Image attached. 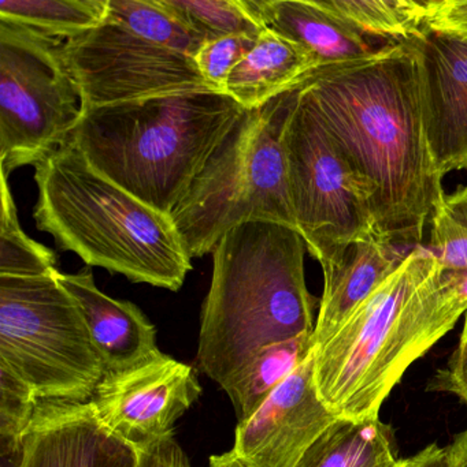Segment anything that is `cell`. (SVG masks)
<instances>
[{
	"instance_id": "1",
	"label": "cell",
	"mask_w": 467,
	"mask_h": 467,
	"mask_svg": "<svg viewBox=\"0 0 467 467\" xmlns=\"http://www.w3.org/2000/svg\"><path fill=\"white\" fill-rule=\"evenodd\" d=\"M298 93L364 183L376 235L397 249L419 247L446 193L425 133L410 38L318 68Z\"/></svg>"
},
{
	"instance_id": "2",
	"label": "cell",
	"mask_w": 467,
	"mask_h": 467,
	"mask_svg": "<svg viewBox=\"0 0 467 467\" xmlns=\"http://www.w3.org/2000/svg\"><path fill=\"white\" fill-rule=\"evenodd\" d=\"M466 312L462 277L414 247L336 334L313 348L318 395L339 419L380 416L409 368Z\"/></svg>"
},
{
	"instance_id": "3",
	"label": "cell",
	"mask_w": 467,
	"mask_h": 467,
	"mask_svg": "<svg viewBox=\"0 0 467 467\" xmlns=\"http://www.w3.org/2000/svg\"><path fill=\"white\" fill-rule=\"evenodd\" d=\"M298 230L254 221L213 249V277L200 313L197 365L222 389L268 346L314 332Z\"/></svg>"
},
{
	"instance_id": "4",
	"label": "cell",
	"mask_w": 467,
	"mask_h": 467,
	"mask_svg": "<svg viewBox=\"0 0 467 467\" xmlns=\"http://www.w3.org/2000/svg\"><path fill=\"white\" fill-rule=\"evenodd\" d=\"M35 169L33 218L60 249L131 282L180 290L192 258L169 215L96 171L71 139Z\"/></svg>"
},
{
	"instance_id": "5",
	"label": "cell",
	"mask_w": 467,
	"mask_h": 467,
	"mask_svg": "<svg viewBox=\"0 0 467 467\" xmlns=\"http://www.w3.org/2000/svg\"><path fill=\"white\" fill-rule=\"evenodd\" d=\"M243 112L211 90L96 107L71 141L96 171L170 216Z\"/></svg>"
},
{
	"instance_id": "6",
	"label": "cell",
	"mask_w": 467,
	"mask_h": 467,
	"mask_svg": "<svg viewBox=\"0 0 467 467\" xmlns=\"http://www.w3.org/2000/svg\"><path fill=\"white\" fill-rule=\"evenodd\" d=\"M293 90L244 109L173 211L189 257L213 252L225 234L247 222L298 230L282 144Z\"/></svg>"
},
{
	"instance_id": "7",
	"label": "cell",
	"mask_w": 467,
	"mask_h": 467,
	"mask_svg": "<svg viewBox=\"0 0 467 467\" xmlns=\"http://www.w3.org/2000/svg\"><path fill=\"white\" fill-rule=\"evenodd\" d=\"M57 276H0V372L37 400L87 402L106 368Z\"/></svg>"
},
{
	"instance_id": "8",
	"label": "cell",
	"mask_w": 467,
	"mask_h": 467,
	"mask_svg": "<svg viewBox=\"0 0 467 467\" xmlns=\"http://www.w3.org/2000/svg\"><path fill=\"white\" fill-rule=\"evenodd\" d=\"M63 33L0 26V171L36 166L70 141L82 100L62 51Z\"/></svg>"
},
{
	"instance_id": "9",
	"label": "cell",
	"mask_w": 467,
	"mask_h": 467,
	"mask_svg": "<svg viewBox=\"0 0 467 467\" xmlns=\"http://www.w3.org/2000/svg\"><path fill=\"white\" fill-rule=\"evenodd\" d=\"M282 144L296 229L321 266L351 242L376 235L364 183L298 88L292 92Z\"/></svg>"
},
{
	"instance_id": "10",
	"label": "cell",
	"mask_w": 467,
	"mask_h": 467,
	"mask_svg": "<svg viewBox=\"0 0 467 467\" xmlns=\"http://www.w3.org/2000/svg\"><path fill=\"white\" fill-rule=\"evenodd\" d=\"M62 51L84 109L210 90L192 57L107 18L90 29L65 33Z\"/></svg>"
},
{
	"instance_id": "11",
	"label": "cell",
	"mask_w": 467,
	"mask_h": 467,
	"mask_svg": "<svg viewBox=\"0 0 467 467\" xmlns=\"http://www.w3.org/2000/svg\"><path fill=\"white\" fill-rule=\"evenodd\" d=\"M196 370L166 354L107 372L90 402L112 435L142 452L175 438L177 420L199 400Z\"/></svg>"
},
{
	"instance_id": "12",
	"label": "cell",
	"mask_w": 467,
	"mask_h": 467,
	"mask_svg": "<svg viewBox=\"0 0 467 467\" xmlns=\"http://www.w3.org/2000/svg\"><path fill=\"white\" fill-rule=\"evenodd\" d=\"M337 419L315 389L312 348L262 405L239 421L233 451L251 467H296Z\"/></svg>"
},
{
	"instance_id": "13",
	"label": "cell",
	"mask_w": 467,
	"mask_h": 467,
	"mask_svg": "<svg viewBox=\"0 0 467 467\" xmlns=\"http://www.w3.org/2000/svg\"><path fill=\"white\" fill-rule=\"evenodd\" d=\"M410 41L436 167L443 175L467 171V37L422 26Z\"/></svg>"
},
{
	"instance_id": "14",
	"label": "cell",
	"mask_w": 467,
	"mask_h": 467,
	"mask_svg": "<svg viewBox=\"0 0 467 467\" xmlns=\"http://www.w3.org/2000/svg\"><path fill=\"white\" fill-rule=\"evenodd\" d=\"M16 467H137L140 452L112 435L90 400H38Z\"/></svg>"
},
{
	"instance_id": "15",
	"label": "cell",
	"mask_w": 467,
	"mask_h": 467,
	"mask_svg": "<svg viewBox=\"0 0 467 467\" xmlns=\"http://www.w3.org/2000/svg\"><path fill=\"white\" fill-rule=\"evenodd\" d=\"M57 279L81 307L106 373L137 367L162 353L155 326L136 305L99 290L90 266L77 274L59 272Z\"/></svg>"
},
{
	"instance_id": "16",
	"label": "cell",
	"mask_w": 467,
	"mask_h": 467,
	"mask_svg": "<svg viewBox=\"0 0 467 467\" xmlns=\"http://www.w3.org/2000/svg\"><path fill=\"white\" fill-rule=\"evenodd\" d=\"M406 254L377 235H372L351 242L331 263L324 265V293L313 332V348L323 345L336 334L397 269Z\"/></svg>"
},
{
	"instance_id": "17",
	"label": "cell",
	"mask_w": 467,
	"mask_h": 467,
	"mask_svg": "<svg viewBox=\"0 0 467 467\" xmlns=\"http://www.w3.org/2000/svg\"><path fill=\"white\" fill-rule=\"evenodd\" d=\"M318 68L315 57L298 41L263 26L249 54L230 73L225 93L244 109H258L301 87Z\"/></svg>"
},
{
	"instance_id": "18",
	"label": "cell",
	"mask_w": 467,
	"mask_h": 467,
	"mask_svg": "<svg viewBox=\"0 0 467 467\" xmlns=\"http://www.w3.org/2000/svg\"><path fill=\"white\" fill-rule=\"evenodd\" d=\"M268 26L298 41L320 67L356 62L381 48H376L367 38L369 33L350 19L303 0L281 3Z\"/></svg>"
},
{
	"instance_id": "19",
	"label": "cell",
	"mask_w": 467,
	"mask_h": 467,
	"mask_svg": "<svg viewBox=\"0 0 467 467\" xmlns=\"http://www.w3.org/2000/svg\"><path fill=\"white\" fill-rule=\"evenodd\" d=\"M398 460L394 431L380 416L337 419L296 467H389Z\"/></svg>"
},
{
	"instance_id": "20",
	"label": "cell",
	"mask_w": 467,
	"mask_h": 467,
	"mask_svg": "<svg viewBox=\"0 0 467 467\" xmlns=\"http://www.w3.org/2000/svg\"><path fill=\"white\" fill-rule=\"evenodd\" d=\"M312 348L313 335H304L260 351L224 389L238 411L239 421L251 416L304 361Z\"/></svg>"
},
{
	"instance_id": "21",
	"label": "cell",
	"mask_w": 467,
	"mask_h": 467,
	"mask_svg": "<svg viewBox=\"0 0 467 467\" xmlns=\"http://www.w3.org/2000/svg\"><path fill=\"white\" fill-rule=\"evenodd\" d=\"M106 18L144 40L189 57L210 37L155 0H109Z\"/></svg>"
},
{
	"instance_id": "22",
	"label": "cell",
	"mask_w": 467,
	"mask_h": 467,
	"mask_svg": "<svg viewBox=\"0 0 467 467\" xmlns=\"http://www.w3.org/2000/svg\"><path fill=\"white\" fill-rule=\"evenodd\" d=\"M7 178L8 175L2 174L0 276H57V254L22 230Z\"/></svg>"
},
{
	"instance_id": "23",
	"label": "cell",
	"mask_w": 467,
	"mask_h": 467,
	"mask_svg": "<svg viewBox=\"0 0 467 467\" xmlns=\"http://www.w3.org/2000/svg\"><path fill=\"white\" fill-rule=\"evenodd\" d=\"M106 14L87 0H0V21L47 33L96 26Z\"/></svg>"
},
{
	"instance_id": "24",
	"label": "cell",
	"mask_w": 467,
	"mask_h": 467,
	"mask_svg": "<svg viewBox=\"0 0 467 467\" xmlns=\"http://www.w3.org/2000/svg\"><path fill=\"white\" fill-rule=\"evenodd\" d=\"M430 252L446 271L467 275V186L444 194L430 219Z\"/></svg>"
},
{
	"instance_id": "25",
	"label": "cell",
	"mask_w": 467,
	"mask_h": 467,
	"mask_svg": "<svg viewBox=\"0 0 467 467\" xmlns=\"http://www.w3.org/2000/svg\"><path fill=\"white\" fill-rule=\"evenodd\" d=\"M260 29L236 30L210 36L195 52V66L210 90L225 93L228 78L236 66L249 54Z\"/></svg>"
},
{
	"instance_id": "26",
	"label": "cell",
	"mask_w": 467,
	"mask_h": 467,
	"mask_svg": "<svg viewBox=\"0 0 467 467\" xmlns=\"http://www.w3.org/2000/svg\"><path fill=\"white\" fill-rule=\"evenodd\" d=\"M328 8L377 37L406 40L419 32V27L400 16L384 0H304Z\"/></svg>"
},
{
	"instance_id": "27",
	"label": "cell",
	"mask_w": 467,
	"mask_h": 467,
	"mask_svg": "<svg viewBox=\"0 0 467 467\" xmlns=\"http://www.w3.org/2000/svg\"><path fill=\"white\" fill-rule=\"evenodd\" d=\"M206 36L260 29L235 0H155Z\"/></svg>"
},
{
	"instance_id": "28",
	"label": "cell",
	"mask_w": 467,
	"mask_h": 467,
	"mask_svg": "<svg viewBox=\"0 0 467 467\" xmlns=\"http://www.w3.org/2000/svg\"><path fill=\"white\" fill-rule=\"evenodd\" d=\"M428 389L454 395L467 406V312L463 315L462 331L457 348L446 367L433 376Z\"/></svg>"
},
{
	"instance_id": "29",
	"label": "cell",
	"mask_w": 467,
	"mask_h": 467,
	"mask_svg": "<svg viewBox=\"0 0 467 467\" xmlns=\"http://www.w3.org/2000/svg\"><path fill=\"white\" fill-rule=\"evenodd\" d=\"M424 27L467 37V0H439L430 7Z\"/></svg>"
},
{
	"instance_id": "30",
	"label": "cell",
	"mask_w": 467,
	"mask_h": 467,
	"mask_svg": "<svg viewBox=\"0 0 467 467\" xmlns=\"http://www.w3.org/2000/svg\"><path fill=\"white\" fill-rule=\"evenodd\" d=\"M137 467H191V462L175 438H170L140 452Z\"/></svg>"
},
{
	"instance_id": "31",
	"label": "cell",
	"mask_w": 467,
	"mask_h": 467,
	"mask_svg": "<svg viewBox=\"0 0 467 467\" xmlns=\"http://www.w3.org/2000/svg\"><path fill=\"white\" fill-rule=\"evenodd\" d=\"M384 2L419 29L424 26L425 18L430 14V7L435 5L433 0H384Z\"/></svg>"
},
{
	"instance_id": "32",
	"label": "cell",
	"mask_w": 467,
	"mask_h": 467,
	"mask_svg": "<svg viewBox=\"0 0 467 467\" xmlns=\"http://www.w3.org/2000/svg\"><path fill=\"white\" fill-rule=\"evenodd\" d=\"M255 22L258 26H268L281 3L290 0H235ZM304 2V0H303Z\"/></svg>"
},
{
	"instance_id": "33",
	"label": "cell",
	"mask_w": 467,
	"mask_h": 467,
	"mask_svg": "<svg viewBox=\"0 0 467 467\" xmlns=\"http://www.w3.org/2000/svg\"><path fill=\"white\" fill-rule=\"evenodd\" d=\"M444 447L430 444L413 457L399 458L394 465L389 467H432L438 458L443 454Z\"/></svg>"
},
{
	"instance_id": "34",
	"label": "cell",
	"mask_w": 467,
	"mask_h": 467,
	"mask_svg": "<svg viewBox=\"0 0 467 467\" xmlns=\"http://www.w3.org/2000/svg\"><path fill=\"white\" fill-rule=\"evenodd\" d=\"M447 467H467V428L446 447Z\"/></svg>"
},
{
	"instance_id": "35",
	"label": "cell",
	"mask_w": 467,
	"mask_h": 467,
	"mask_svg": "<svg viewBox=\"0 0 467 467\" xmlns=\"http://www.w3.org/2000/svg\"><path fill=\"white\" fill-rule=\"evenodd\" d=\"M210 467H251L246 461L241 460L235 451L225 452L221 455H213L210 458Z\"/></svg>"
},
{
	"instance_id": "36",
	"label": "cell",
	"mask_w": 467,
	"mask_h": 467,
	"mask_svg": "<svg viewBox=\"0 0 467 467\" xmlns=\"http://www.w3.org/2000/svg\"><path fill=\"white\" fill-rule=\"evenodd\" d=\"M87 2L92 3L96 7L101 8L107 16V7H109V0H87Z\"/></svg>"
},
{
	"instance_id": "37",
	"label": "cell",
	"mask_w": 467,
	"mask_h": 467,
	"mask_svg": "<svg viewBox=\"0 0 467 467\" xmlns=\"http://www.w3.org/2000/svg\"><path fill=\"white\" fill-rule=\"evenodd\" d=\"M432 467H447L446 466V451L439 457V460L436 461L435 465Z\"/></svg>"
},
{
	"instance_id": "38",
	"label": "cell",
	"mask_w": 467,
	"mask_h": 467,
	"mask_svg": "<svg viewBox=\"0 0 467 467\" xmlns=\"http://www.w3.org/2000/svg\"><path fill=\"white\" fill-rule=\"evenodd\" d=\"M438 2H439V0H433V3H438Z\"/></svg>"
}]
</instances>
